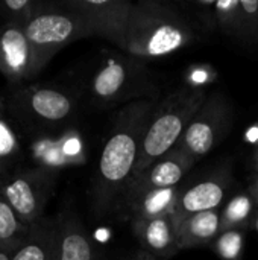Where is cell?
<instances>
[{"mask_svg": "<svg viewBox=\"0 0 258 260\" xmlns=\"http://www.w3.org/2000/svg\"><path fill=\"white\" fill-rule=\"evenodd\" d=\"M157 105V101H138L116 113L91 186L93 212L97 216L117 212L120 198L135 175L143 137Z\"/></svg>", "mask_w": 258, "mask_h": 260, "instance_id": "cell-1", "label": "cell"}, {"mask_svg": "<svg viewBox=\"0 0 258 260\" xmlns=\"http://www.w3.org/2000/svg\"><path fill=\"white\" fill-rule=\"evenodd\" d=\"M195 40L190 20L176 6L161 0H141L132 6L119 49L146 62L172 55Z\"/></svg>", "mask_w": 258, "mask_h": 260, "instance_id": "cell-2", "label": "cell"}, {"mask_svg": "<svg viewBox=\"0 0 258 260\" xmlns=\"http://www.w3.org/2000/svg\"><path fill=\"white\" fill-rule=\"evenodd\" d=\"M90 102L99 108L155 101L157 84L144 61L120 52H106L85 82Z\"/></svg>", "mask_w": 258, "mask_h": 260, "instance_id": "cell-3", "label": "cell"}, {"mask_svg": "<svg viewBox=\"0 0 258 260\" xmlns=\"http://www.w3.org/2000/svg\"><path fill=\"white\" fill-rule=\"evenodd\" d=\"M6 114L24 131L59 129L79 113V96L58 84L20 85L3 99Z\"/></svg>", "mask_w": 258, "mask_h": 260, "instance_id": "cell-4", "label": "cell"}, {"mask_svg": "<svg viewBox=\"0 0 258 260\" xmlns=\"http://www.w3.org/2000/svg\"><path fill=\"white\" fill-rule=\"evenodd\" d=\"M207 96L208 94L202 87L184 85L157 105L143 137L135 175L146 171L152 163L178 146L190 120Z\"/></svg>", "mask_w": 258, "mask_h": 260, "instance_id": "cell-5", "label": "cell"}, {"mask_svg": "<svg viewBox=\"0 0 258 260\" xmlns=\"http://www.w3.org/2000/svg\"><path fill=\"white\" fill-rule=\"evenodd\" d=\"M24 32L32 49L35 76L65 46L82 38H91L87 23L62 3H49L26 24Z\"/></svg>", "mask_w": 258, "mask_h": 260, "instance_id": "cell-6", "label": "cell"}, {"mask_svg": "<svg viewBox=\"0 0 258 260\" xmlns=\"http://www.w3.org/2000/svg\"><path fill=\"white\" fill-rule=\"evenodd\" d=\"M58 177L59 169L47 166L9 171L0 184V193L21 222L30 225L44 216Z\"/></svg>", "mask_w": 258, "mask_h": 260, "instance_id": "cell-7", "label": "cell"}, {"mask_svg": "<svg viewBox=\"0 0 258 260\" xmlns=\"http://www.w3.org/2000/svg\"><path fill=\"white\" fill-rule=\"evenodd\" d=\"M231 125L233 108L230 101L219 91L211 93L190 120L176 148L198 161L225 139Z\"/></svg>", "mask_w": 258, "mask_h": 260, "instance_id": "cell-8", "label": "cell"}, {"mask_svg": "<svg viewBox=\"0 0 258 260\" xmlns=\"http://www.w3.org/2000/svg\"><path fill=\"white\" fill-rule=\"evenodd\" d=\"M61 3L87 23L93 37L105 38L117 47L134 6L129 0H65Z\"/></svg>", "mask_w": 258, "mask_h": 260, "instance_id": "cell-9", "label": "cell"}, {"mask_svg": "<svg viewBox=\"0 0 258 260\" xmlns=\"http://www.w3.org/2000/svg\"><path fill=\"white\" fill-rule=\"evenodd\" d=\"M0 73L12 85L20 87L35 78L33 56L27 41L24 24L2 21L0 24Z\"/></svg>", "mask_w": 258, "mask_h": 260, "instance_id": "cell-10", "label": "cell"}, {"mask_svg": "<svg viewBox=\"0 0 258 260\" xmlns=\"http://www.w3.org/2000/svg\"><path fill=\"white\" fill-rule=\"evenodd\" d=\"M195 163L196 160H193L192 157H189L187 154L175 148L173 151H170L169 154H166L164 157L152 163L146 171L135 175L128 184V187L125 189L120 201L129 197L149 192V190L179 186V183L190 172Z\"/></svg>", "mask_w": 258, "mask_h": 260, "instance_id": "cell-11", "label": "cell"}, {"mask_svg": "<svg viewBox=\"0 0 258 260\" xmlns=\"http://www.w3.org/2000/svg\"><path fill=\"white\" fill-rule=\"evenodd\" d=\"M231 183V175L225 171H220L198 180L186 189H181L173 215L176 218H184L195 213L220 210Z\"/></svg>", "mask_w": 258, "mask_h": 260, "instance_id": "cell-12", "label": "cell"}, {"mask_svg": "<svg viewBox=\"0 0 258 260\" xmlns=\"http://www.w3.org/2000/svg\"><path fill=\"white\" fill-rule=\"evenodd\" d=\"M58 248L55 260H103L100 248L71 209L58 215Z\"/></svg>", "mask_w": 258, "mask_h": 260, "instance_id": "cell-13", "label": "cell"}, {"mask_svg": "<svg viewBox=\"0 0 258 260\" xmlns=\"http://www.w3.org/2000/svg\"><path fill=\"white\" fill-rule=\"evenodd\" d=\"M131 227L140 242V250L158 260H169L179 251L175 215L137 219L131 222Z\"/></svg>", "mask_w": 258, "mask_h": 260, "instance_id": "cell-14", "label": "cell"}, {"mask_svg": "<svg viewBox=\"0 0 258 260\" xmlns=\"http://www.w3.org/2000/svg\"><path fill=\"white\" fill-rule=\"evenodd\" d=\"M181 187L155 189L120 201L117 212L120 216L128 218L131 222L137 219H152L166 215H173L179 198Z\"/></svg>", "mask_w": 258, "mask_h": 260, "instance_id": "cell-15", "label": "cell"}, {"mask_svg": "<svg viewBox=\"0 0 258 260\" xmlns=\"http://www.w3.org/2000/svg\"><path fill=\"white\" fill-rule=\"evenodd\" d=\"M58 248V216H43L30 224L12 260H55Z\"/></svg>", "mask_w": 258, "mask_h": 260, "instance_id": "cell-16", "label": "cell"}, {"mask_svg": "<svg viewBox=\"0 0 258 260\" xmlns=\"http://www.w3.org/2000/svg\"><path fill=\"white\" fill-rule=\"evenodd\" d=\"M176 230L179 250L213 245L217 236L222 233L220 210L202 212L184 218H176Z\"/></svg>", "mask_w": 258, "mask_h": 260, "instance_id": "cell-17", "label": "cell"}, {"mask_svg": "<svg viewBox=\"0 0 258 260\" xmlns=\"http://www.w3.org/2000/svg\"><path fill=\"white\" fill-rule=\"evenodd\" d=\"M257 209V203L248 190L236 193L220 209L222 230L227 229L248 230L252 225V219Z\"/></svg>", "mask_w": 258, "mask_h": 260, "instance_id": "cell-18", "label": "cell"}, {"mask_svg": "<svg viewBox=\"0 0 258 260\" xmlns=\"http://www.w3.org/2000/svg\"><path fill=\"white\" fill-rule=\"evenodd\" d=\"M29 225L23 224L0 193V250L14 253L23 242Z\"/></svg>", "mask_w": 258, "mask_h": 260, "instance_id": "cell-19", "label": "cell"}, {"mask_svg": "<svg viewBox=\"0 0 258 260\" xmlns=\"http://www.w3.org/2000/svg\"><path fill=\"white\" fill-rule=\"evenodd\" d=\"M214 17L220 32L242 41V0L214 2Z\"/></svg>", "mask_w": 258, "mask_h": 260, "instance_id": "cell-20", "label": "cell"}, {"mask_svg": "<svg viewBox=\"0 0 258 260\" xmlns=\"http://www.w3.org/2000/svg\"><path fill=\"white\" fill-rule=\"evenodd\" d=\"M46 5L47 2L43 0H0V18L2 21L26 24Z\"/></svg>", "mask_w": 258, "mask_h": 260, "instance_id": "cell-21", "label": "cell"}, {"mask_svg": "<svg viewBox=\"0 0 258 260\" xmlns=\"http://www.w3.org/2000/svg\"><path fill=\"white\" fill-rule=\"evenodd\" d=\"M246 241V230L227 229L217 236L211 245L214 253L222 260H242Z\"/></svg>", "mask_w": 258, "mask_h": 260, "instance_id": "cell-22", "label": "cell"}, {"mask_svg": "<svg viewBox=\"0 0 258 260\" xmlns=\"http://www.w3.org/2000/svg\"><path fill=\"white\" fill-rule=\"evenodd\" d=\"M258 46V0H242V41Z\"/></svg>", "mask_w": 258, "mask_h": 260, "instance_id": "cell-23", "label": "cell"}, {"mask_svg": "<svg viewBox=\"0 0 258 260\" xmlns=\"http://www.w3.org/2000/svg\"><path fill=\"white\" fill-rule=\"evenodd\" d=\"M18 142L6 120L5 101L0 98V158L11 161L18 154Z\"/></svg>", "mask_w": 258, "mask_h": 260, "instance_id": "cell-24", "label": "cell"}, {"mask_svg": "<svg viewBox=\"0 0 258 260\" xmlns=\"http://www.w3.org/2000/svg\"><path fill=\"white\" fill-rule=\"evenodd\" d=\"M184 8H189L198 23H201L207 30H214L216 27V17H214V2H192L184 3Z\"/></svg>", "mask_w": 258, "mask_h": 260, "instance_id": "cell-25", "label": "cell"}, {"mask_svg": "<svg viewBox=\"0 0 258 260\" xmlns=\"http://www.w3.org/2000/svg\"><path fill=\"white\" fill-rule=\"evenodd\" d=\"M248 192L252 195V198L255 200V203H257L258 206V172H255L254 178L251 180V184L248 187Z\"/></svg>", "mask_w": 258, "mask_h": 260, "instance_id": "cell-26", "label": "cell"}, {"mask_svg": "<svg viewBox=\"0 0 258 260\" xmlns=\"http://www.w3.org/2000/svg\"><path fill=\"white\" fill-rule=\"evenodd\" d=\"M129 260H158L157 257H154V256H151L149 253H146L144 250H138L135 254H132L131 256V259Z\"/></svg>", "mask_w": 258, "mask_h": 260, "instance_id": "cell-27", "label": "cell"}, {"mask_svg": "<svg viewBox=\"0 0 258 260\" xmlns=\"http://www.w3.org/2000/svg\"><path fill=\"white\" fill-rule=\"evenodd\" d=\"M9 160H5V158H0V184L3 181V178L6 177V174L9 172Z\"/></svg>", "mask_w": 258, "mask_h": 260, "instance_id": "cell-28", "label": "cell"}, {"mask_svg": "<svg viewBox=\"0 0 258 260\" xmlns=\"http://www.w3.org/2000/svg\"><path fill=\"white\" fill-rule=\"evenodd\" d=\"M252 165H254V171L258 172V142L254 148V152H252Z\"/></svg>", "mask_w": 258, "mask_h": 260, "instance_id": "cell-29", "label": "cell"}, {"mask_svg": "<svg viewBox=\"0 0 258 260\" xmlns=\"http://www.w3.org/2000/svg\"><path fill=\"white\" fill-rule=\"evenodd\" d=\"M11 253H8V251H5V250H0V260H12L11 259Z\"/></svg>", "mask_w": 258, "mask_h": 260, "instance_id": "cell-30", "label": "cell"}, {"mask_svg": "<svg viewBox=\"0 0 258 260\" xmlns=\"http://www.w3.org/2000/svg\"><path fill=\"white\" fill-rule=\"evenodd\" d=\"M252 227L255 229V232L258 233V209L257 212H255V215H254V219H252Z\"/></svg>", "mask_w": 258, "mask_h": 260, "instance_id": "cell-31", "label": "cell"}]
</instances>
